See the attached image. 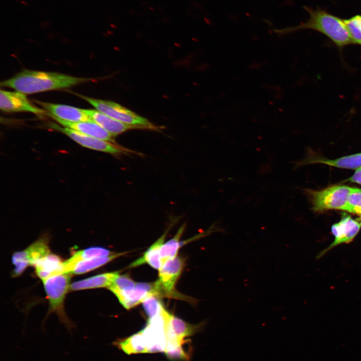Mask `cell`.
Wrapping results in <instances>:
<instances>
[{"label": "cell", "mask_w": 361, "mask_h": 361, "mask_svg": "<svg viewBox=\"0 0 361 361\" xmlns=\"http://www.w3.org/2000/svg\"><path fill=\"white\" fill-rule=\"evenodd\" d=\"M91 104L98 111L123 123L139 128L157 129L147 119L115 102L88 97L76 94Z\"/></svg>", "instance_id": "cell-4"}, {"label": "cell", "mask_w": 361, "mask_h": 361, "mask_svg": "<svg viewBox=\"0 0 361 361\" xmlns=\"http://www.w3.org/2000/svg\"><path fill=\"white\" fill-rule=\"evenodd\" d=\"M360 31H361V15H356L353 16Z\"/></svg>", "instance_id": "cell-30"}, {"label": "cell", "mask_w": 361, "mask_h": 361, "mask_svg": "<svg viewBox=\"0 0 361 361\" xmlns=\"http://www.w3.org/2000/svg\"><path fill=\"white\" fill-rule=\"evenodd\" d=\"M344 211L361 217V190L352 188Z\"/></svg>", "instance_id": "cell-26"}, {"label": "cell", "mask_w": 361, "mask_h": 361, "mask_svg": "<svg viewBox=\"0 0 361 361\" xmlns=\"http://www.w3.org/2000/svg\"><path fill=\"white\" fill-rule=\"evenodd\" d=\"M201 325L188 323L169 313L166 327V346H176L186 343L188 340H185V338L194 334Z\"/></svg>", "instance_id": "cell-12"}, {"label": "cell", "mask_w": 361, "mask_h": 361, "mask_svg": "<svg viewBox=\"0 0 361 361\" xmlns=\"http://www.w3.org/2000/svg\"><path fill=\"white\" fill-rule=\"evenodd\" d=\"M185 265L184 259L177 257L166 260L159 270L158 280L154 283L155 294L177 297L174 287Z\"/></svg>", "instance_id": "cell-7"}, {"label": "cell", "mask_w": 361, "mask_h": 361, "mask_svg": "<svg viewBox=\"0 0 361 361\" xmlns=\"http://www.w3.org/2000/svg\"><path fill=\"white\" fill-rule=\"evenodd\" d=\"M119 275L117 271L98 274L74 282L70 285V290L77 291L97 288H109Z\"/></svg>", "instance_id": "cell-18"}, {"label": "cell", "mask_w": 361, "mask_h": 361, "mask_svg": "<svg viewBox=\"0 0 361 361\" xmlns=\"http://www.w3.org/2000/svg\"><path fill=\"white\" fill-rule=\"evenodd\" d=\"M349 181L361 184V167L356 169L353 175L349 178Z\"/></svg>", "instance_id": "cell-29"}, {"label": "cell", "mask_w": 361, "mask_h": 361, "mask_svg": "<svg viewBox=\"0 0 361 361\" xmlns=\"http://www.w3.org/2000/svg\"><path fill=\"white\" fill-rule=\"evenodd\" d=\"M34 101L47 112V115L68 122L93 121L85 109L38 100Z\"/></svg>", "instance_id": "cell-13"}, {"label": "cell", "mask_w": 361, "mask_h": 361, "mask_svg": "<svg viewBox=\"0 0 361 361\" xmlns=\"http://www.w3.org/2000/svg\"><path fill=\"white\" fill-rule=\"evenodd\" d=\"M168 231V229L147 249L143 256L132 262L129 267H135L147 263L154 269L159 270L162 265L160 249Z\"/></svg>", "instance_id": "cell-20"}, {"label": "cell", "mask_w": 361, "mask_h": 361, "mask_svg": "<svg viewBox=\"0 0 361 361\" xmlns=\"http://www.w3.org/2000/svg\"><path fill=\"white\" fill-rule=\"evenodd\" d=\"M128 354L147 352V344L142 331L113 343Z\"/></svg>", "instance_id": "cell-21"}, {"label": "cell", "mask_w": 361, "mask_h": 361, "mask_svg": "<svg viewBox=\"0 0 361 361\" xmlns=\"http://www.w3.org/2000/svg\"><path fill=\"white\" fill-rule=\"evenodd\" d=\"M50 253L48 240L45 237L39 239L25 250L15 252L12 256V262L15 265L13 276H20L29 265H33Z\"/></svg>", "instance_id": "cell-9"}, {"label": "cell", "mask_w": 361, "mask_h": 361, "mask_svg": "<svg viewBox=\"0 0 361 361\" xmlns=\"http://www.w3.org/2000/svg\"><path fill=\"white\" fill-rule=\"evenodd\" d=\"M70 281L68 273L55 275L43 281L49 300V313H55L69 330L74 327V324L66 315L64 305L66 295L70 289Z\"/></svg>", "instance_id": "cell-3"}, {"label": "cell", "mask_w": 361, "mask_h": 361, "mask_svg": "<svg viewBox=\"0 0 361 361\" xmlns=\"http://www.w3.org/2000/svg\"><path fill=\"white\" fill-rule=\"evenodd\" d=\"M361 228V223L353 219L349 216H344L338 223L333 224L331 228L333 241L317 256L320 258L332 248L342 244H348L352 242Z\"/></svg>", "instance_id": "cell-10"}, {"label": "cell", "mask_w": 361, "mask_h": 361, "mask_svg": "<svg viewBox=\"0 0 361 361\" xmlns=\"http://www.w3.org/2000/svg\"><path fill=\"white\" fill-rule=\"evenodd\" d=\"M188 342L189 341L184 344L166 349L164 352L166 356L171 360H188L190 357L189 353L184 347Z\"/></svg>", "instance_id": "cell-27"}, {"label": "cell", "mask_w": 361, "mask_h": 361, "mask_svg": "<svg viewBox=\"0 0 361 361\" xmlns=\"http://www.w3.org/2000/svg\"><path fill=\"white\" fill-rule=\"evenodd\" d=\"M20 3H21L22 4H23V5H25V6H28V3L26 2L25 1H23V0L21 1Z\"/></svg>", "instance_id": "cell-31"}, {"label": "cell", "mask_w": 361, "mask_h": 361, "mask_svg": "<svg viewBox=\"0 0 361 361\" xmlns=\"http://www.w3.org/2000/svg\"><path fill=\"white\" fill-rule=\"evenodd\" d=\"M50 128L63 133L81 146L95 150L113 155H119L129 152V150L113 143L86 135L73 129L60 126L56 123H49Z\"/></svg>", "instance_id": "cell-8"}, {"label": "cell", "mask_w": 361, "mask_h": 361, "mask_svg": "<svg viewBox=\"0 0 361 361\" xmlns=\"http://www.w3.org/2000/svg\"><path fill=\"white\" fill-rule=\"evenodd\" d=\"M136 283L128 275L119 274L117 276L112 284L108 288L109 290H128L133 288Z\"/></svg>", "instance_id": "cell-28"}, {"label": "cell", "mask_w": 361, "mask_h": 361, "mask_svg": "<svg viewBox=\"0 0 361 361\" xmlns=\"http://www.w3.org/2000/svg\"><path fill=\"white\" fill-rule=\"evenodd\" d=\"M169 313L164 308L155 316L148 319L141 330L145 338L147 352H164L166 346V327Z\"/></svg>", "instance_id": "cell-6"}, {"label": "cell", "mask_w": 361, "mask_h": 361, "mask_svg": "<svg viewBox=\"0 0 361 361\" xmlns=\"http://www.w3.org/2000/svg\"><path fill=\"white\" fill-rule=\"evenodd\" d=\"M352 188L333 186L319 191L311 192L312 209L315 211L336 209L344 210Z\"/></svg>", "instance_id": "cell-5"}, {"label": "cell", "mask_w": 361, "mask_h": 361, "mask_svg": "<svg viewBox=\"0 0 361 361\" xmlns=\"http://www.w3.org/2000/svg\"><path fill=\"white\" fill-rule=\"evenodd\" d=\"M186 225L183 224L177 230L173 237L162 245L160 249V257L162 263L166 260L176 257L179 248L183 244L180 238L184 232Z\"/></svg>", "instance_id": "cell-24"}, {"label": "cell", "mask_w": 361, "mask_h": 361, "mask_svg": "<svg viewBox=\"0 0 361 361\" xmlns=\"http://www.w3.org/2000/svg\"><path fill=\"white\" fill-rule=\"evenodd\" d=\"M304 9L309 15L306 22L293 27L275 30L274 32L285 35L301 29H309L324 34L339 47L352 44L343 19L320 9L313 10L305 6Z\"/></svg>", "instance_id": "cell-2"}, {"label": "cell", "mask_w": 361, "mask_h": 361, "mask_svg": "<svg viewBox=\"0 0 361 361\" xmlns=\"http://www.w3.org/2000/svg\"><path fill=\"white\" fill-rule=\"evenodd\" d=\"M154 283H136L135 287L128 290H110L117 297L120 303L126 309H129L140 303L149 294H154Z\"/></svg>", "instance_id": "cell-14"}, {"label": "cell", "mask_w": 361, "mask_h": 361, "mask_svg": "<svg viewBox=\"0 0 361 361\" xmlns=\"http://www.w3.org/2000/svg\"><path fill=\"white\" fill-rule=\"evenodd\" d=\"M37 276L42 280L64 273L63 262L57 255L51 253L36 261L33 265Z\"/></svg>", "instance_id": "cell-17"}, {"label": "cell", "mask_w": 361, "mask_h": 361, "mask_svg": "<svg viewBox=\"0 0 361 361\" xmlns=\"http://www.w3.org/2000/svg\"><path fill=\"white\" fill-rule=\"evenodd\" d=\"M144 310L148 318L159 314L164 308L158 296L154 294L148 295L142 302Z\"/></svg>", "instance_id": "cell-25"}, {"label": "cell", "mask_w": 361, "mask_h": 361, "mask_svg": "<svg viewBox=\"0 0 361 361\" xmlns=\"http://www.w3.org/2000/svg\"><path fill=\"white\" fill-rule=\"evenodd\" d=\"M126 252L116 253L112 255L94 258L77 263L69 274H81L96 269L107 263L124 255Z\"/></svg>", "instance_id": "cell-22"}, {"label": "cell", "mask_w": 361, "mask_h": 361, "mask_svg": "<svg viewBox=\"0 0 361 361\" xmlns=\"http://www.w3.org/2000/svg\"><path fill=\"white\" fill-rule=\"evenodd\" d=\"M0 109L5 112H27L41 116L47 112L32 104L25 94L19 91L11 92L1 90Z\"/></svg>", "instance_id": "cell-11"}, {"label": "cell", "mask_w": 361, "mask_h": 361, "mask_svg": "<svg viewBox=\"0 0 361 361\" xmlns=\"http://www.w3.org/2000/svg\"><path fill=\"white\" fill-rule=\"evenodd\" d=\"M51 117L61 126L73 129L81 133L93 136L111 143H114V135H112L94 121L68 122Z\"/></svg>", "instance_id": "cell-15"}, {"label": "cell", "mask_w": 361, "mask_h": 361, "mask_svg": "<svg viewBox=\"0 0 361 361\" xmlns=\"http://www.w3.org/2000/svg\"><path fill=\"white\" fill-rule=\"evenodd\" d=\"M91 80V78L76 77L60 73L24 69L2 81L1 86L29 94L67 88Z\"/></svg>", "instance_id": "cell-1"}, {"label": "cell", "mask_w": 361, "mask_h": 361, "mask_svg": "<svg viewBox=\"0 0 361 361\" xmlns=\"http://www.w3.org/2000/svg\"><path fill=\"white\" fill-rule=\"evenodd\" d=\"M113 254L114 253L108 249L98 247L79 250L74 253L69 259L63 262L64 273L69 274L75 265L81 261L96 257L107 256Z\"/></svg>", "instance_id": "cell-19"}, {"label": "cell", "mask_w": 361, "mask_h": 361, "mask_svg": "<svg viewBox=\"0 0 361 361\" xmlns=\"http://www.w3.org/2000/svg\"><path fill=\"white\" fill-rule=\"evenodd\" d=\"M85 110L93 121L114 136L128 130L139 128L117 120L96 109Z\"/></svg>", "instance_id": "cell-16"}, {"label": "cell", "mask_w": 361, "mask_h": 361, "mask_svg": "<svg viewBox=\"0 0 361 361\" xmlns=\"http://www.w3.org/2000/svg\"><path fill=\"white\" fill-rule=\"evenodd\" d=\"M309 163H321L338 168L357 169L361 167V153L345 156L335 159L311 160Z\"/></svg>", "instance_id": "cell-23"}]
</instances>
